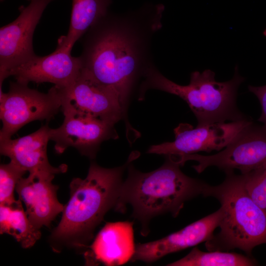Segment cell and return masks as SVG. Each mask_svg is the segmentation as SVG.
Instances as JSON below:
<instances>
[{"label": "cell", "instance_id": "6da1fadb", "mask_svg": "<svg viewBox=\"0 0 266 266\" xmlns=\"http://www.w3.org/2000/svg\"><path fill=\"white\" fill-rule=\"evenodd\" d=\"M164 10L161 3H146L123 13L109 12L83 36L82 69L115 91L126 109L137 83L154 64L152 40Z\"/></svg>", "mask_w": 266, "mask_h": 266}, {"label": "cell", "instance_id": "7a4b0ae2", "mask_svg": "<svg viewBox=\"0 0 266 266\" xmlns=\"http://www.w3.org/2000/svg\"><path fill=\"white\" fill-rule=\"evenodd\" d=\"M164 164L149 172L136 169L128 165V176L123 181L115 207L123 213L129 205L133 216L141 223V233L146 236L151 220L158 215L170 213L176 217L185 202L203 195L207 184L185 175L180 164L170 156H166Z\"/></svg>", "mask_w": 266, "mask_h": 266}, {"label": "cell", "instance_id": "3957f363", "mask_svg": "<svg viewBox=\"0 0 266 266\" xmlns=\"http://www.w3.org/2000/svg\"><path fill=\"white\" fill-rule=\"evenodd\" d=\"M128 163L107 168L92 162L85 179H72L69 200L50 236L54 249L61 246L86 249L105 214L116 205Z\"/></svg>", "mask_w": 266, "mask_h": 266}, {"label": "cell", "instance_id": "277c9868", "mask_svg": "<svg viewBox=\"0 0 266 266\" xmlns=\"http://www.w3.org/2000/svg\"><path fill=\"white\" fill-rule=\"evenodd\" d=\"M215 75L209 69L202 72L195 71L191 74L189 84L181 85L166 78L153 65L144 75L139 94L144 97L148 90L156 89L177 96L187 102L195 114L197 126L247 118L236 105L237 90L245 80L239 74L237 66L229 81H217Z\"/></svg>", "mask_w": 266, "mask_h": 266}, {"label": "cell", "instance_id": "5b68a950", "mask_svg": "<svg viewBox=\"0 0 266 266\" xmlns=\"http://www.w3.org/2000/svg\"><path fill=\"white\" fill-rule=\"evenodd\" d=\"M225 173L222 183L207 184L202 195L216 198L223 210L220 231L205 242V247L208 251L237 248L250 256L256 246L266 244V213L247 193L244 174L236 175L233 171Z\"/></svg>", "mask_w": 266, "mask_h": 266}, {"label": "cell", "instance_id": "8992f818", "mask_svg": "<svg viewBox=\"0 0 266 266\" xmlns=\"http://www.w3.org/2000/svg\"><path fill=\"white\" fill-rule=\"evenodd\" d=\"M0 118L2 124L0 141L11 138L30 122L50 121L62 106L56 86L44 93L17 81L10 82L8 92L0 94Z\"/></svg>", "mask_w": 266, "mask_h": 266}, {"label": "cell", "instance_id": "52a82bcc", "mask_svg": "<svg viewBox=\"0 0 266 266\" xmlns=\"http://www.w3.org/2000/svg\"><path fill=\"white\" fill-rule=\"evenodd\" d=\"M224 148L212 155L194 153L173 157L181 166L188 161L197 162L193 167L199 173L214 166L225 173L238 169L246 174L266 164V126L252 121Z\"/></svg>", "mask_w": 266, "mask_h": 266}, {"label": "cell", "instance_id": "ba28073f", "mask_svg": "<svg viewBox=\"0 0 266 266\" xmlns=\"http://www.w3.org/2000/svg\"><path fill=\"white\" fill-rule=\"evenodd\" d=\"M61 110L64 115L62 124L50 131V140L55 142L58 154L71 147L93 159L103 141L118 138L114 125L70 107L62 106Z\"/></svg>", "mask_w": 266, "mask_h": 266}, {"label": "cell", "instance_id": "9c48e42d", "mask_svg": "<svg viewBox=\"0 0 266 266\" xmlns=\"http://www.w3.org/2000/svg\"><path fill=\"white\" fill-rule=\"evenodd\" d=\"M19 8L20 14L0 29V90L11 70L35 55L33 39L35 28L53 0H29Z\"/></svg>", "mask_w": 266, "mask_h": 266}, {"label": "cell", "instance_id": "30bf717a", "mask_svg": "<svg viewBox=\"0 0 266 266\" xmlns=\"http://www.w3.org/2000/svg\"><path fill=\"white\" fill-rule=\"evenodd\" d=\"M252 121L246 118L229 123H217L196 128L181 124L174 129L175 140L151 146L147 153L165 156L210 152L226 147Z\"/></svg>", "mask_w": 266, "mask_h": 266}, {"label": "cell", "instance_id": "8fae6325", "mask_svg": "<svg viewBox=\"0 0 266 266\" xmlns=\"http://www.w3.org/2000/svg\"><path fill=\"white\" fill-rule=\"evenodd\" d=\"M57 88L61 107H70L114 125L125 117L127 109L117 93L97 82L83 69L70 84Z\"/></svg>", "mask_w": 266, "mask_h": 266}, {"label": "cell", "instance_id": "7c38bea8", "mask_svg": "<svg viewBox=\"0 0 266 266\" xmlns=\"http://www.w3.org/2000/svg\"><path fill=\"white\" fill-rule=\"evenodd\" d=\"M66 47L57 45L55 50L45 56L34 55L10 71L16 81L28 84L49 82L59 88L66 87L79 75L82 65L79 57H73Z\"/></svg>", "mask_w": 266, "mask_h": 266}, {"label": "cell", "instance_id": "4fadbf2b", "mask_svg": "<svg viewBox=\"0 0 266 266\" xmlns=\"http://www.w3.org/2000/svg\"><path fill=\"white\" fill-rule=\"evenodd\" d=\"M222 216L223 210L220 207L214 213L179 231L155 241L138 243L131 261L153 263L168 254L206 242L214 235V231L219 226Z\"/></svg>", "mask_w": 266, "mask_h": 266}, {"label": "cell", "instance_id": "5bb4252c", "mask_svg": "<svg viewBox=\"0 0 266 266\" xmlns=\"http://www.w3.org/2000/svg\"><path fill=\"white\" fill-rule=\"evenodd\" d=\"M55 175L45 172L29 173L28 177L19 181L16 187L29 220L39 230L43 226H49L64 210V205L59 201L57 196L58 187L52 182Z\"/></svg>", "mask_w": 266, "mask_h": 266}, {"label": "cell", "instance_id": "9a60e30c", "mask_svg": "<svg viewBox=\"0 0 266 266\" xmlns=\"http://www.w3.org/2000/svg\"><path fill=\"white\" fill-rule=\"evenodd\" d=\"M133 222H107L84 254L89 266H121L131 261L135 251Z\"/></svg>", "mask_w": 266, "mask_h": 266}, {"label": "cell", "instance_id": "2e32d148", "mask_svg": "<svg viewBox=\"0 0 266 266\" xmlns=\"http://www.w3.org/2000/svg\"><path fill=\"white\" fill-rule=\"evenodd\" d=\"M50 129L47 124L27 135L0 141L1 155L8 157L11 162L29 173L45 172L57 174L66 172V165L54 167L48 160L47 147L50 140Z\"/></svg>", "mask_w": 266, "mask_h": 266}, {"label": "cell", "instance_id": "e0dca14e", "mask_svg": "<svg viewBox=\"0 0 266 266\" xmlns=\"http://www.w3.org/2000/svg\"><path fill=\"white\" fill-rule=\"evenodd\" d=\"M112 0H72L68 31L58 44L71 50L74 43L100 19L109 12Z\"/></svg>", "mask_w": 266, "mask_h": 266}, {"label": "cell", "instance_id": "ac0fdd59", "mask_svg": "<svg viewBox=\"0 0 266 266\" xmlns=\"http://www.w3.org/2000/svg\"><path fill=\"white\" fill-rule=\"evenodd\" d=\"M0 233L12 236L24 248H29L40 238L41 233L30 222L19 200L12 205H0Z\"/></svg>", "mask_w": 266, "mask_h": 266}, {"label": "cell", "instance_id": "d6986e66", "mask_svg": "<svg viewBox=\"0 0 266 266\" xmlns=\"http://www.w3.org/2000/svg\"><path fill=\"white\" fill-rule=\"evenodd\" d=\"M258 263L250 256L222 251L203 252L193 248L186 256L168 266H253Z\"/></svg>", "mask_w": 266, "mask_h": 266}, {"label": "cell", "instance_id": "ffe728a7", "mask_svg": "<svg viewBox=\"0 0 266 266\" xmlns=\"http://www.w3.org/2000/svg\"><path fill=\"white\" fill-rule=\"evenodd\" d=\"M26 172L11 161L0 165V205H12L17 201L14 198V190Z\"/></svg>", "mask_w": 266, "mask_h": 266}, {"label": "cell", "instance_id": "44dd1931", "mask_svg": "<svg viewBox=\"0 0 266 266\" xmlns=\"http://www.w3.org/2000/svg\"><path fill=\"white\" fill-rule=\"evenodd\" d=\"M244 175L247 193L253 200L266 213V164Z\"/></svg>", "mask_w": 266, "mask_h": 266}, {"label": "cell", "instance_id": "7402d4cb", "mask_svg": "<svg viewBox=\"0 0 266 266\" xmlns=\"http://www.w3.org/2000/svg\"><path fill=\"white\" fill-rule=\"evenodd\" d=\"M249 91L258 99L262 107V113L258 121L266 126V85L261 86H248Z\"/></svg>", "mask_w": 266, "mask_h": 266}, {"label": "cell", "instance_id": "603a6c76", "mask_svg": "<svg viewBox=\"0 0 266 266\" xmlns=\"http://www.w3.org/2000/svg\"><path fill=\"white\" fill-rule=\"evenodd\" d=\"M264 34L266 36V29L264 32Z\"/></svg>", "mask_w": 266, "mask_h": 266}]
</instances>
